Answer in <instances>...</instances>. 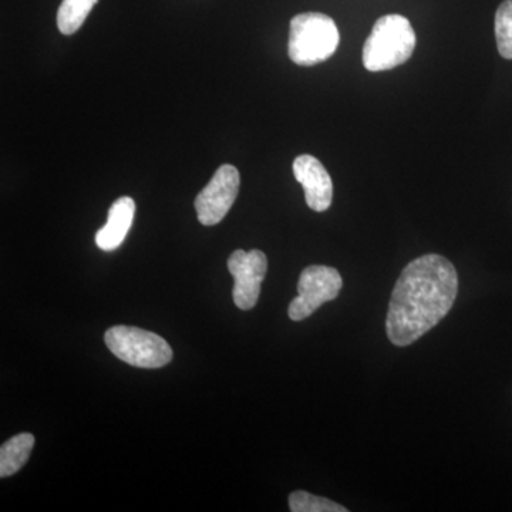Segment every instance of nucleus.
<instances>
[{
  "label": "nucleus",
  "mask_w": 512,
  "mask_h": 512,
  "mask_svg": "<svg viewBox=\"0 0 512 512\" xmlns=\"http://www.w3.org/2000/svg\"><path fill=\"white\" fill-rule=\"evenodd\" d=\"M456 268L444 256L427 254L410 262L394 285L386 318L387 338L404 348L426 335L453 308Z\"/></svg>",
  "instance_id": "nucleus-1"
},
{
  "label": "nucleus",
  "mask_w": 512,
  "mask_h": 512,
  "mask_svg": "<svg viewBox=\"0 0 512 512\" xmlns=\"http://www.w3.org/2000/svg\"><path fill=\"white\" fill-rule=\"evenodd\" d=\"M412 23L402 15H386L373 26L363 46V66L369 72H384L404 64L416 49Z\"/></svg>",
  "instance_id": "nucleus-2"
},
{
  "label": "nucleus",
  "mask_w": 512,
  "mask_h": 512,
  "mask_svg": "<svg viewBox=\"0 0 512 512\" xmlns=\"http://www.w3.org/2000/svg\"><path fill=\"white\" fill-rule=\"evenodd\" d=\"M340 35L335 20L323 13H301L291 20L289 57L299 66L325 62L338 49Z\"/></svg>",
  "instance_id": "nucleus-3"
},
{
  "label": "nucleus",
  "mask_w": 512,
  "mask_h": 512,
  "mask_svg": "<svg viewBox=\"0 0 512 512\" xmlns=\"http://www.w3.org/2000/svg\"><path fill=\"white\" fill-rule=\"evenodd\" d=\"M107 348L121 362L140 369H160L173 360V349L165 339L134 326H113L104 336Z\"/></svg>",
  "instance_id": "nucleus-4"
},
{
  "label": "nucleus",
  "mask_w": 512,
  "mask_h": 512,
  "mask_svg": "<svg viewBox=\"0 0 512 512\" xmlns=\"http://www.w3.org/2000/svg\"><path fill=\"white\" fill-rule=\"evenodd\" d=\"M342 286V276L332 266L312 265L303 269L298 296L289 305V318L295 322L309 318L323 303L338 298Z\"/></svg>",
  "instance_id": "nucleus-5"
},
{
  "label": "nucleus",
  "mask_w": 512,
  "mask_h": 512,
  "mask_svg": "<svg viewBox=\"0 0 512 512\" xmlns=\"http://www.w3.org/2000/svg\"><path fill=\"white\" fill-rule=\"evenodd\" d=\"M241 177L237 167L224 164L218 168L210 183L197 195L195 210L198 221L205 227L220 224L237 200Z\"/></svg>",
  "instance_id": "nucleus-6"
},
{
  "label": "nucleus",
  "mask_w": 512,
  "mask_h": 512,
  "mask_svg": "<svg viewBox=\"0 0 512 512\" xmlns=\"http://www.w3.org/2000/svg\"><path fill=\"white\" fill-rule=\"evenodd\" d=\"M228 269L235 279L232 291L235 305L242 311H249L261 295V285L268 272V259L259 249L248 252L238 249L229 256Z\"/></svg>",
  "instance_id": "nucleus-7"
},
{
  "label": "nucleus",
  "mask_w": 512,
  "mask_h": 512,
  "mask_svg": "<svg viewBox=\"0 0 512 512\" xmlns=\"http://www.w3.org/2000/svg\"><path fill=\"white\" fill-rule=\"evenodd\" d=\"M293 175L305 190L308 207L316 212L328 211L333 201L332 178L318 158L303 154L293 161Z\"/></svg>",
  "instance_id": "nucleus-8"
},
{
  "label": "nucleus",
  "mask_w": 512,
  "mask_h": 512,
  "mask_svg": "<svg viewBox=\"0 0 512 512\" xmlns=\"http://www.w3.org/2000/svg\"><path fill=\"white\" fill-rule=\"evenodd\" d=\"M136 202L130 197H121L113 202L106 225L96 234V244L101 251H114L123 244L133 225Z\"/></svg>",
  "instance_id": "nucleus-9"
},
{
  "label": "nucleus",
  "mask_w": 512,
  "mask_h": 512,
  "mask_svg": "<svg viewBox=\"0 0 512 512\" xmlns=\"http://www.w3.org/2000/svg\"><path fill=\"white\" fill-rule=\"evenodd\" d=\"M35 446L33 434L22 433L2 444L0 448V477L6 478L18 473L28 463Z\"/></svg>",
  "instance_id": "nucleus-10"
},
{
  "label": "nucleus",
  "mask_w": 512,
  "mask_h": 512,
  "mask_svg": "<svg viewBox=\"0 0 512 512\" xmlns=\"http://www.w3.org/2000/svg\"><path fill=\"white\" fill-rule=\"evenodd\" d=\"M99 0H63L57 12V28L70 36L82 28L84 20Z\"/></svg>",
  "instance_id": "nucleus-11"
},
{
  "label": "nucleus",
  "mask_w": 512,
  "mask_h": 512,
  "mask_svg": "<svg viewBox=\"0 0 512 512\" xmlns=\"http://www.w3.org/2000/svg\"><path fill=\"white\" fill-rule=\"evenodd\" d=\"M495 39L500 55L512 60V0L501 3L495 13Z\"/></svg>",
  "instance_id": "nucleus-12"
},
{
  "label": "nucleus",
  "mask_w": 512,
  "mask_h": 512,
  "mask_svg": "<svg viewBox=\"0 0 512 512\" xmlns=\"http://www.w3.org/2000/svg\"><path fill=\"white\" fill-rule=\"evenodd\" d=\"M289 508L292 512H348V508L306 491H295L289 495Z\"/></svg>",
  "instance_id": "nucleus-13"
}]
</instances>
